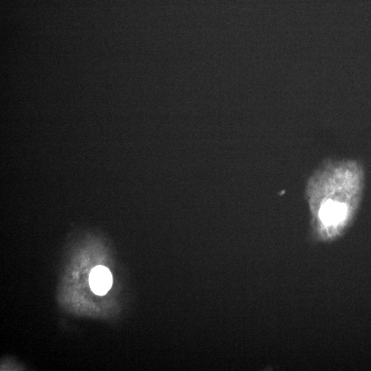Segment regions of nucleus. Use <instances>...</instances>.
Wrapping results in <instances>:
<instances>
[{"mask_svg": "<svg viewBox=\"0 0 371 371\" xmlns=\"http://www.w3.org/2000/svg\"><path fill=\"white\" fill-rule=\"evenodd\" d=\"M364 173L356 161H328L309 178L306 196L322 236L331 237L347 225L358 208Z\"/></svg>", "mask_w": 371, "mask_h": 371, "instance_id": "nucleus-1", "label": "nucleus"}, {"mask_svg": "<svg viewBox=\"0 0 371 371\" xmlns=\"http://www.w3.org/2000/svg\"><path fill=\"white\" fill-rule=\"evenodd\" d=\"M113 278L110 271L104 266L94 267L89 275V284L92 291L103 295L111 289Z\"/></svg>", "mask_w": 371, "mask_h": 371, "instance_id": "nucleus-2", "label": "nucleus"}]
</instances>
